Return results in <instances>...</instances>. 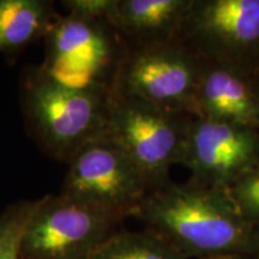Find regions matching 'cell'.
Here are the masks:
<instances>
[{"label": "cell", "mask_w": 259, "mask_h": 259, "mask_svg": "<svg viewBox=\"0 0 259 259\" xmlns=\"http://www.w3.org/2000/svg\"><path fill=\"white\" fill-rule=\"evenodd\" d=\"M194 118L228 121L259 130L253 77L205 64L194 97Z\"/></svg>", "instance_id": "obj_10"}, {"label": "cell", "mask_w": 259, "mask_h": 259, "mask_svg": "<svg viewBox=\"0 0 259 259\" xmlns=\"http://www.w3.org/2000/svg\"><path fill=\"white\" fill-rule=\"evenodd\" d=\"M180 164L193 183L228 190L259 164V130L192 116Z\"/></svg>", "instance_id": "obj_9"}, {"label": "cell", "mask_w": 259, "mask_h": 259, "mask_svg": "<svg viewBox=\"0 0 259 259\" xmlns=\"http://www.w3.org/2000/svg\"><path fill=\"white\" fill-rule=\"evenodd\" d=\"M253 89H254L255 99H257L258 108H259V72L253 77Z\"/></svg>", "instance_id": "obj_18"}, {"label": "cell", "mask_w": 259, "mask_h": 259, "mask_svg": "<svg viewBox=\"0 0 259 259\" xmlns=\"http://www.w3.org/2000/svg\"><path fill=\"white\" fill-rule=\"evenodd\" d=\"M67 14L89 19H107L108 21L116 0H66L63 2Z\"/></svg>", "instance_id": "obj_16"}, {"label": "cell", "mask_w": 259, "mask_h": 259, "mask_svg": "<svg viewBox=\"0 0 259 259\" xmlns=\"http://www.w3.org/2000/svg\"><path fill=\"white\" fill-rule=\"evenodd\" d=\"M192 0H116L108 22L127 46L176 38Z\"/></svg>", "instance_id": "obj_11"}, {"label": "cell", "mask_w": 259, "mask_h": 259, "mask_svg": "<svg viewBox=\"0 0 259 259\" xmlns=\"http://www.w3.org/2000/svg\"><path fill=\"white\" fill-rule=\"evenodd\" d=\"M205 63L179 37L127 46L112 93L170 112L194 115V97Z\"/></svg>", "instance_id": "obj_4"}, {"label": "cell", "mask_w": 259, "mask_h": 259, "mask_svg": "<svg viewBox=\"0 0 259 259\" xmlns=\"http://www.w3.org/2000/svg\"><path fill=\"white\" fill-rule=\"evenodd\" d=\"M128 213L94 208L65 197L46 196L25 229L21 259H89Z\"/></svg>", "instance_id": "obj_7"}, {"label": "cell", "mask_w": 259, "mask_h": 259, "mask_svg": "<svg viewBox=\"0 0 259 259\" xmlns=\"http://www.w3.org/2000/svg\"><path fill=\"white\" fill-rule=\"evenodd\" d=\"M227 191L242 218L259 228V164Z\"/></svg>", "instance_id": "obj_15"}, {"label": "cell", "mask_w": 259, "mask_h": 259, "mask_svg": "<svg viewBox=\"0 0 259 259\" xmlns=\"http://www.w3.org/2000/svg\"><path fill=\"white\" fill-rule=\"evenodd\" d=\"M180 38L205 64L259 72V0H192Z\"/></svg>", "instance_id": "obj_6"}, {"label": "cell", "mask_w": 259, "mask_h": 259, "mask_svg": "<svg viewBox=\"0 0 259 259\" xmlns=\"http://www.w3.org/2000/svg\"><path fill=\"white\" fill-rule=\"evenodd\" d=\"M189 259L238 253L259 259V228L240 215L227 190L168 181L134 213Z\"/></svg>", "instance_id": "obj_1"}, {"label": "cell", "mask_w": 259, "mask_h": 259, "mask_svg": "<svg viewBox=\"0 0 259 259\" xmlns=\"http://www.w3.org/2000/svg\"><path fill=\"white\" fill-rule=\"evenodd\" d=\"M199 259H255L250 255L245 254H238V253H225V254H215V255H208V257H203Z\"/></svg>", "instance_id": "obj_17"}, {"label": "cell", "mask_w": 259, "mask_h": 259, "mask_svg": "<svg viewBox=\"0 0 259 259\" xmlns=\"http://www.w3.org/2000/svg\"><path fill=\"white\" fill-rule=\"evenodd\" d=\"M38 203L22 200L0 213V259H21L22 240Z\"/></svg>", "instance_id": "obj_14"}, {"label": "cell", "mask_w": 259, "mask_h": 259, "mask_svg": "<svg viewBox=\"0 0 259 259\" xmlns=\"http://www.w3.org/2000/svg\"><path fill=\"white\" fill-rule=\"evenodd\" d=\"M191 119L189 114L112 93L107 134L139 168L153 191L170 181V167L181 163Z\"/></svg>", "instance_id": "obj_3"}, {"label": "cell", "mask_w": 259, "mask_h": 259, "mask_svg": "<svg viewBox=\"0 0 259 259\" xmlns=\"http://www.w3.org/2000/svg\"><path fill=\"white\" fill-rule=\"evenodd\" d=\"M57 16L53 2L0 0V53L45 37Z\"/></svg>", "instance_id": "obj_12"}, {"label": "cell", "mask_w": 259, "mask_h": 259, "mask_svg": "<svg viewBox=\"0 0 259 259\" xmlns=\"http://www.w3.org/2000/svg\"><path fill=\"white\" fill-rule=\"evenodd\" d=\"M67 163L61 194L85 205L134 216L150 192L143 173L107 132L80 147Z\"/></svg>", "instance_id": "obj_8"}, {"label": "cell", "mask_w": 259, "mask_h": 259, "mask_svg": "<svg viewBox=\"0 0 259 259\" xmlns=\"http://www.w3.org/2000/svg\"><path fill=\"white\" fill-rule=\"evenodd\" d=\"M89 259H189L174 246L148 231L119 229L102 242Z\"/></svg>", "instance_id": "obj_13"}, {"label": "cell", "mask_w": 259, "mask_h": 259, "mask_svg": "<svg viewBox=\"0 0 259 259\" xmlns=\"http://www.w3.org/2000/svg\"><path fill=\"white\" fill-rule=\"evenodd\" d=\"M45 40V72L67 85L112 92L127 45L107 19L58 15Z\"/></svg>", "instance_id": "obj_5"}, {"label": "cell", "mask_w": 259, "mask_h": 259, "mask_svg": "<svg viewBox=\"0 0 259 259\" xmlns=\"http://www.w3.org/2000/svg\"><path fill=\"white\" fill-rule=\"evenodd\" d=\"M111 90L77 88L40 66L25 72L22 103L31 134L47 154L69 161L80 147L107 132Z\"/></svg>", "instance_id": "obj_2"}]
</instances>
